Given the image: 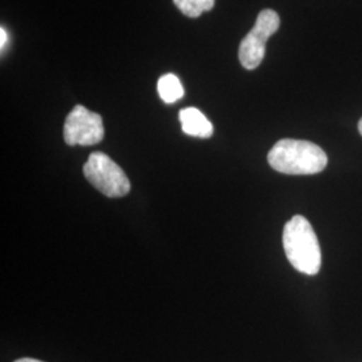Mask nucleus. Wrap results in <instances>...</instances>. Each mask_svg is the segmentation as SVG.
Wrapping results in <instances>:
<instances>
[{
  "label": "nucleus",
  "mask_w": 362,
  "mask_h": 362,
  "mask_svg": "<svg viewBox=\"0 0 362 362\" xmlns=\"http://www.w3.org/2000/svg\"><path fill=\"white\" fill-rule=\"evenodd\" d=\"M269 164L285 175H315L327 165L324 149L305 140L284 139L272 148L267 156Z\"/></svg>",
  "instance_id": "f257e3e1"
},
{
  "label": "nucleus",
  "mask_w": 362,
  "mask_h": 362,
  "mask_svg": "<svg viewBox=\"0 0 362 362\" xmlns=\"http://www.w3.org/2000/svg\"><path fill=\"white\" fill-rule=\"evenodd\" d=\"M286 257L297 272L315 275L321 270L322 255L310 221L302 215L288 220L284 228Z\"/></svg>",
  "instance_id": "f03ea898"
},
{
  "label": "nucleus",
  "mask_w": 362,
  "mask_h": 362,
  "mask_svg": "<svg viewBox=\"0 0 362 362\" xmlns=\"http://www.w3.org/2000/svg\"><path fill=\"white\" fill-rule=\"evenodd\" d=\"M83 175L94 188L107 197L129 194L130 181L119 165L103 152H94L83 165Z\"/></svg>",
  "instance_id": "7ed1b4c3"
},
{
  "label": "nucleus",
  "mask_w": 362,
  "mask_h": 362,
  "mask_svg": "<svg viewBox=\"0 0 362 362\" xmlns=\"http://www.w3.org/2000/svg\"><path fill=\"white\" fill-rule=\"evenodd\" d=\"M281 26L279 15L274 10H262L255 26L242 39L239 46V61L247 70L257 69L266 52V42Z\"/></svg>",
  "instance_id": "20e7f679"
},
{
  "label": "nucleus",
  "mask_w": 362,
  "mask_h": 362,
  "mask_svg": "<svg viewBox=\"0 0 362 362\" xmlns=\"http://www.w3.org/2000/svg\"><path fill=\"white\" fill-rule=\"evenodd\" d=\"M105 130L103 117L77 105L66 117L64 137L67 145L90 146L104 140Z\"/></svg>",
  "instance_id": "39448f33"
},
{
  "label": "nucleus",
  "mask_w": 362,
  "mask_h": 362,
  "mask_svg": "<svg viewBox=\"0 0 362 362\" xmlns=\"http://www.w3.org/2000/svg\"><path fill=\"white\" fill-rule=\"evenodd\" d=\"M179 119L181 122V129L188 136L209 139L214 133V127L211 121L196 107L181 109Z\"/></svg>",
  "instance_id": "423d86ee"
},
{
  "label": "nucleus",
  "mask_w": 362,
  "mask_h": 362,
  "mask_svg": "<svg viewBox=\"0 0 362 362\" xmlns=\"http://www.w3.org/2000/svg\"><path fill=\"white\" fill-rule=\"evenodd\" d=\"M157 91L165 104H175L184 95V88L180 79L175 74H164L157 82Z\"/></svg>",
  "instance_id": "0eeeda50"
},
{
  "label": "nucleus",
  "mask_w": 362,
  "mask_h": 362,
  "mask_svg": "<svg viewBox=\"0 0 362 362\" xmlns=\"http://www.w3.org/2000/svg\"><path fill=\"white\" fill-rule=\"evenodd\" d=\"M173 3L188 18H199L215 6V0H173Z\"/></svg>",
  "instance_id": "6e6552de"
},
{
  "label": "nucleus",
  "mask_w": 362,
  "mask_h": 362,
  "mask_svg": "<svg viewBox=\"0 0 362 362\" xmlns=\"http://www.w3.org/2000/svg\"><path fill=\"white\" fill-rule=\"evenodd\" d=\"M0 37H1L0 47H1V52H3V50H4V46L7 45V40H8V37H7V33H6L4 27H1V30H0Z\"/></svg>",
  "instance_id": "1a4fd4ad"
},
{
  "label": "nucleus",
  "mask_w": 362,
  "mask_h": 362,
  "mask_svg": "<svg viewBox=\"0 0 362 362\" xmlns=\"http://www.w3.org/2000/svg\"><path fill=\"white\" fill-rule=\"evenodd\" d=\"M15 362H43L35 360V358H21V360H16Z\"/></svg>",
  "instance_id": "9d476101"
},
{
  "label": "nucleus",
  "mask_w": 362,
  "mask_h": 362,
  "mask_svg": "<svg viewBox=\"0 0 362 362\" xmlns=\"http://www.w3.org/2000/svg\"><path fill=\"white\" fill-rule=\"evenodd\" d=\"M358 132H360V134L362 136V118L360 119V122H358Z\"/></svg>",
  "instance_id": "9b49d317"
}]
</instances>
